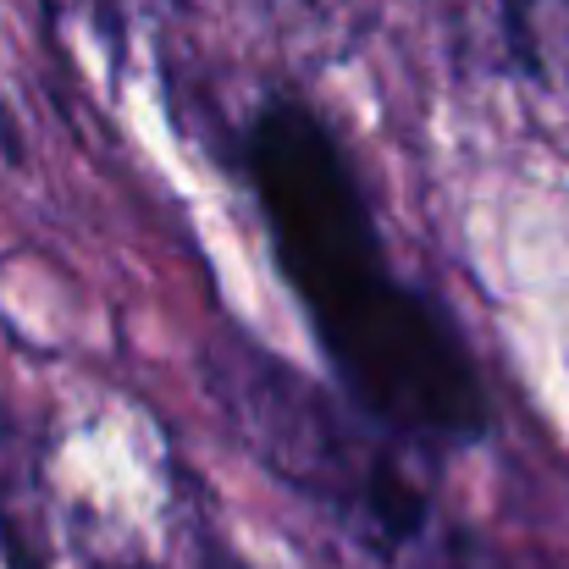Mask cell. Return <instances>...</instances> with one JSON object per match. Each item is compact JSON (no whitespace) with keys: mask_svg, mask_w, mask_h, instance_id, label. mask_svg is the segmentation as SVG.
I'll list each match as a JSON object with an SVG mask.
<instances>
[{"mask_svg":"<svg viewBox=\"0 0 569 569\" xmlns=\"http://www.w3.org/2000/svg\"><path fill=\"white\" fill-rule=\"evenodd\" d=\"M254 189L282 271L349 392L409 437H476L487 420L476 366L437 310L381 266L366 199L305 106H271L254 122Z\"/></svg>","mask_w":569,"mask_h":569,"instance_id":"1","label":"cell"},{"mask_svg":"<svg viewBox=\"0 0 569 569\" xmlns=\"http://www.w3.org/2000/svg\"><path fill=\"white\" fill-rule=\"evenodd\" d=\"M515 56L553 89H569V0H503Z\"/></svg>","mask_w":569,"mask_h":569,"instance_id":"3","label":"cell"},{"mask_svg":"<svg viewBox=\"0 0 569 569\" xmlns=\"http://www.w3.org/2000/svg\"><path fill=\"white\" fill-rule=\"evenodd\" d=\"M122 569H150V565H122Z\"/></svg>","mask_w":569,"mask_h":569,"instance_id":"4","label":"cell"},{"mask_svg":"<svg viewBox=\"0 0 569 569\" xmlns=\"http://www.w3.org/2000/svg\"><path fill=\"white\" fill-rule=\"evenodd\" d=\"M221 398L243 426L249 448L293 487L338 509L371 548L409 553L431 542L426 492L409 481L398 453L355 431L349 415L321 398L305 377L266 360L260 349H238L221 371Z\"/></svg>","mask_w":569,"mask_h":569,"instance_id":"2","label":"cell"}]
</instances>
